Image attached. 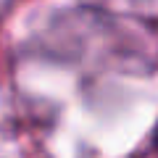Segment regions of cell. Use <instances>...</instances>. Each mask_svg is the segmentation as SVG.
Segmentation results:
<instances>
[{"label": "cell", "instance_id": "1", "mask_svg": "<svg viewBox=\"0 0 158 158\" xmlns=\"http://www.w3.org/2000/svg\"><path fill=\"white\" fill-rule=\"evenodd\" d=\"M156 148H158V132H156Z\"/></svg>", "mask_w": 158, "mask_h": 158}]
</instances>
